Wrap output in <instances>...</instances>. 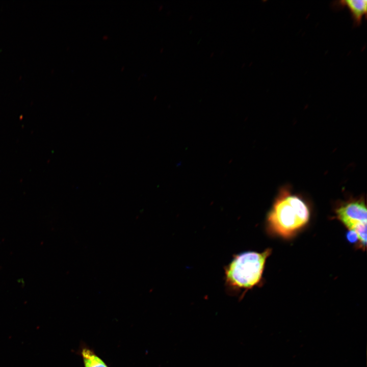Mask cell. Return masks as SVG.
<instances>
[{
    "instance_id": "6da1fadb",
    "label": "cell",
    "mask_w": 367,
    "mask_h": 367,
    "mask_svg": "<svg viewBox=\"0 0 367 367\" xmlns=\"http://www.w3.org/2000/svg\"><path fill=\"white\" fill-rule=\"evenodd\" d=\"M309 217L310 210L305 201L285 187L279 191L267 220L273 231L289 237L303 227Z\"/></svg>"
},
{
    "instance_id": "7a4b0ae2",
    "label": "cell",
    "mask_w": 367,
    "mask_h": 367,
    "mask_svg": "<svg viewBox=\"0 0 367 367\" xmlns=\"http://www.w3.org/2000/svg\"><path fill=\"white\" fill-rule=\"evenodd\" d=\"M271 250L263 252L247 251L233 256L224 268L225 284L229 294H240L257 285L260 281L266 259Z\"/></svg>"
},
{
    "instance_id": "3957f363",
    "label": "cell",
    "mask_w": 367,
    "mask_h": 367,
    "mask_svg": "<svg viewBox=\"0 0 367 367\" xmlns=\"http://www.w3.org/2000/svg\"><path fill=\"white\" fill-rule=\"evenodd\" d=\"M336 217L350 230L357 234L361 245L366 242L367 211L362 197L351 199L339 204L335 209Z\"/></svg>"
},
{
    "instance_id": "277c9868",
    "label": "cell",
    "mask_w": 367,
    "mask_h": 367,
    "mask_svg": "<svg viewBox=\"0 0 367 367\" xmlns=\"http://www.w3.org/2000/svg\"><path fill=\"white\" fill-rule=\"evenodd\" d=\"M334 8L347 7L352 16L354 24L358 26L360 24L363 16H366L367 10L366 0H345L333 2Z\"/></svg>"
},
{
    "instance_id": "5b68a950",
    "label": "cell",
    "mask_w": 367,
    "mask_h": 367,
    "mask_svg": "<svg viewBox=\"0 0 367 367\" xmlns=\"http://www.w3.org/2000/svg\"><path fill=\"white\" fill-rule=\"evenodd\" d=\"M81 355L84 367H108L100 357L88 347L82 348Z\"/></svg>"
},
{
    "instance_id": "8992f818",
    "label": "cell",
    "mask_w": 367,
    "mask_h": 367,
    "mask_svg": "<svg viewBox=\"0 0 367 367\" xmlns=\"http://www.w3.org/2000/svg\"><path fill=\"white\" fill-rule=\"evenodd\" d=\"M347 239L350 242L353 243L358 239V237L354 231L350 230L347 234Z\"/></svg>"
}]
</instances>
